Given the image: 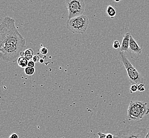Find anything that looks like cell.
Listing matches in <instances>:
<instances>
[{"label":"cell","instance_id":"1","mask_svg":"<svg viewBox=\"0 0 149 138\" xmlns=\"http://www.w3.org/2000/svg\"><path fill=\"white\" fill-rule=\"evenodd\" d=\"M15 46L26 47V39L15 27V20L6 17L0 24V48Z\"/></svg>","mask_w":149,"mask_h":138},{"label":"cell","instance_id":"2","mask_svg":"<svg viewBox=\"0 0 149 138\" xmlns=\"http://www.w3.org/2000/svg\"><path fill=\"white\" fill-rule=\"evenodd\" d=\"M149 114L147 102L141 101H131L127 109V118L129 121H137L142 120Z\"/></svg>","mask_w":149,"mask_h":138},{"label":"cell","instance_id":"3","mask_svg":"<svg viewBox=\"0 0 149 138\" xmlns=\"http://www.w3.org/2000/svg\"><path fill=\"white\" fill-rule=\"evenodd\" d=\"M89 24V19L88 16L79 15L69 19L66 22V27L72 33L84 34Z\"/></svg>","mask_w":149,"mask_h":138},{"label":"cell","instance_id":"4","mask_svg":"<svg viewBox=\"0 0 149 138\" xmlns=\"http://www.w3.org/2000/svg\"><path fill=\"white\" fill-rule=\"evenodd\" d=\"M149 127L139 128L136 126H126L116 133L115 138H148Z\"/></svg>","mask_w":149,"mask_h":138},{"label":"cell","instance_id":"5","mask_svg":"<svg viewBox=\"0 0 149 138\" xmlns=\"http://www.w3.org/2000/svg\"><path fill=\"white\" fill-rule=\"evenodd\" d=\"M119 56L120 60L122 62L127 71L129 80L132 84L143 83V79L142 75L130 62L124 52H120Z\"/></svg>","mask_w":149,"mask_h":138},{"label":"cell","instance_id":"6","mask_svg":"<svg viewBox=\"0 0 149 138\" xmlns=\"http://www.w3.org/2000/svg\"><path fill=\"white\" fill-rule=\"evenodd\" d=\"M69 12V19L82 15L86 9L84 0H65Z\"/></svg>","mask_w":149,"mask_h":138},{"label":"cell","instance_id":"7","mask_svg":"<svg viewBox=\"0 0 149 138\" xmlns=\"http://www.w3.org/2000/svg\"><path fill=\"white\" fill-rule=\"evenodd\" d=\"M129 49L132 53L136 54L138 55H140L142 53V48L139 46L137 44V42L134 39L133 36L131 35L130 43H129Z\"/></svg>","mask_w":149,"mask_h":138},{"label":"cell","instance_id":"8","mask_svg":"<svg viewBox=\"0 0 149 138\" xmlns=\"http://www.w3.org/2000/svg\"><path fill=\"white\" fill-rule=\"evenodd\" d=\"M130 36H131V33L130 32H128L126 33L123 36L122 43L120 48V51L123 52H127L128 51Z\"/></svg>","mask_w":149,"mask_h":138},{"label":"cell","instance_id":"9","mask_svg":"<svg viewBox=\"0 0 149 138\" xmlns=\"http://www.w3.org/2000/svg\"><path fill=\"white\" fill-rule=\"evenodd\" d=\"M33 54H34V52L32 49L28 48L22 52H21V56L26 57L27 60L30 61L33 59Z\"/></svg>","mask_w":149,"mask_h":138},{"label":"cell","instance_id":"10","mask_svg":"<svg viewBox=\"0 0 149 138\" xmlns=\"http://www.w3.org/2000/svg\"><path fill=\"white\" fill-rule=\"evenodd\" d=\"M28 62H29V60H27L26 57H24V56H21L18 58V60H17L18 66L21 68H24V69L28 66Z\"/></svg>","mask_w":149,"mask_h":138},{"label":"cell","instance_id":"11","mask_svg":"<svg viewBox=\"0 0 149 138\" xmlns=\"http://www.w3.org/2000/svg\"><path fill=\"white\" fill-rule=\"evenodd\" d=\"M107 14L111 19H113L116 15V11L113 6L109 5L107 8Z\"/></svg>","mask_w":149,"mask_h":138},{"label":"cell","instance_id":"12","mask_svg":"<svg viewBox=\"0 0 149 138\" xmlns=\"http://www.w3.org/2000/svg\"><path fill=\"white\" fill-rule=\"evenodd\" d=\"M24 73L27 75H32L35 72V68H31L29 66H27L24 69Z\"/></svg>","mask_w":149,"mask_h":138},{"label":"cell","instance_id":"13","mask_svg":"<svg viewBox=\"0 0 149 138\" xmlns=\"http://www.w3.org/2000/svg\"><path fill=\"white\" fill-rule=\"evenodd\" d=\"M138 91V87H137V84H133L132 85L130 88V91L131 93H136Z\"/></svg>","mask_w":149,"mask_h":138},{"label":"cell","instance_id":"14","mask_svg":"<svg viewBox=\"0 0 149 138\" xmlns=\"http://www.w3.org/2000/svg\"><path fill=\"white\" fill-rule=\"evenodd\" d=\"M137 87H138V91L140 92H143L146 90L145 86L143 83L137 84Z\"/></svg>","mask_w":149,"mask_h":138},{"label":"cell","instance_id":"15","mask_svg":"<svg viewBox=\"0 0 149 138\" xmlns=\"http://www.w3.org/2000/svg\"><path fill=\"white\" fill-rule=\"evenodd\" d=\"M120 46H121V45L118 40H115L113 42V48L117 49L118 48H120Z\"/></svg>","mask_w":149,"mask_h":138},{"label":"cell","instance_id":"16","mask_svg":"<svg viewBox=\"0 0 149 138\" xmlns=\"http://www.w3.org/2000/svg\"><path fill=\"white\" fill-rule=\"evenodd\" d=\"M40 52L42 55H45L46 54H47L48 52V48L46 47H42V48L40 49Z\"/></svg>","mask_w":149,"mask_h":138},{"label":"cell","instance_id":"17","mask_svg":"<svg viewBox=\"0 0 149 138\" xmlns=\"http://www.w3.org/2000/svg\"><path fill=\"white\" fill-rule=\"evenodd\" d=\"M28 66H29L31 68H35V62L33 61H29L28 63Z\"/></svg>","mask_w":149,"mask_h":138},{"label":"cell","instance_id":"18","mask_svg":"<svg viewBox=\"0 0 149 138\" xmlns=\"http://www.w3.org/2000/svg\"><path fill=\"white\" fill-rule=\"evenodd\" d=\"M40 56H38V55H35V56H33V60L36 63V62H39V60H40Z\"/></svg>","mask_w":149,"mask_h":138},{"label":"cell","instance_id":"19","mask_svg":"<svg viewBox=\"0 0 149 138\" xmlns=\"http://www.w3.org/2000/svg\"><path fill=\"white\" fill-rule=\"evenodd\" d=\"M97 135H99V138H106V134H104L102 132H99Z\"/></svg>","mask_w":149,"mask_h":138},{"label":"cell","instance_id":"20","mask_svg":"<svg viewBox=\"0 0 149 138\" xmlns=\"http://www.w3.org/2000/svg\"><path fill=\"white\" fill-rule=\"evenodd\" d=\"M9 138H19V135L17 133H13L10 135Z\"/></svg>","mask_w":149,"mask_h":138},{"label":"cell","instance_id":"21","mask_svg":"<svg viewBox=\"0 0 149 138\" xmlns=\"http://www.w3.org/2000/svg\"><path fill=\"white\" fill-rule=\"evenodd\" d=\"M106 138H114V135L111 133L106 134Z\"/></svg>","mask_w":149,"mask_h":138},{"label":"cell","instance_id":"22","mask_svg":"<svg viewBox=\"0 0 149 138\" xmlns=\"http://www.w3.org/2000/svg\"><path fill=\"white\" fill-rule=\"evenodd\" d=\"M39 62L40 63H44V60L42 59H40V60H39Z\"/></svg>","mask_w":149,"mask_h":138},{"label":"cell","instance_id":"23","mask_svg":"<svg viewBox=\"0 0 149 138\" xmlns=\"http://www.w3.org/2000/svg\"><path fill=\"white\" fill-rule=\"evenodd\" d=\"M114 1H115V2H119L121 0H114Z\"/></svg>","mask_w":149,"mask_h":138},{"label":"cell","instance_id":"24","mask_svg":"<svg viewBox=\"0 0 149 138\" xmlns=\"http://www.w3.org/2000/svg\"></svg>","mask_w":149,"mask_h":138}]
</instances>
